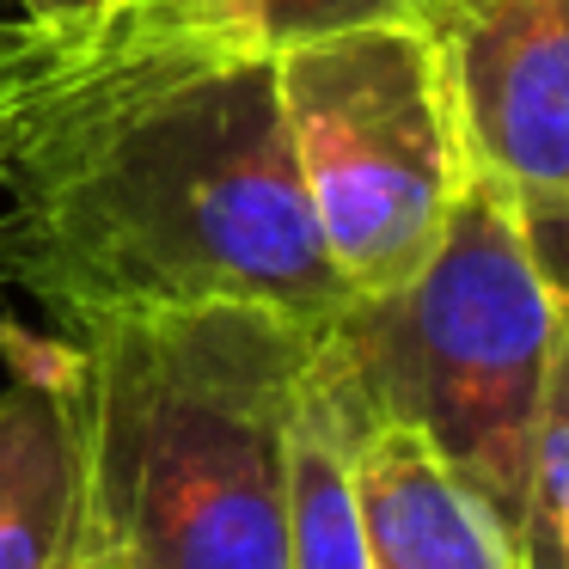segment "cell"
Returning <instances> with one entry per match:
<instances>
[{
  "label": "cell",
  "mask_w": 569,
  "mask_h": 569,
  "mask_svg": "<svg viewBox=\"0 0 569 569\" xmlns=\"http://www.w3.org/2000/svg\"><path fill=\"white\" fill-rule=\"evenodd\" d=\"M422 26L471 166L520 209L569 202V0H435Z\"/></svg>",
  "instance_id": "6"
},
{
  "label": "cell",
  "mask_w": 569,
  "mask_h": 569,
  "mask_svg": "<svg viewBox=\"0 0 569 569\" xmlns=\"http://www.w3.org/2000/svg\"><path fill=\"white\" fill-rule=\"evenodd\" d=\"M368 429L349 386L312 349L295 410V490H288V569H373L356 502V441Z\"/></svg>",
  "instance_id": "9"
},
{
  "label": "cell",
  "mask_w": 569,
  "mask_h": 569,
  "mask_svg": "<svg viewBox=\"0 0 569 569\" xmlns=\"http://www.w3.org/2000/svg\"><path fill=\"white\" fill-rule=\"evenodd\" d=\"M515 551L520 569H569V331L551 356V380H545Z\"/></svg>",
  "instance_id": "10"
},
{
  "label": "cell",
  "mask_w": 569,
  "mask_h": 569,
  "mask_svg": "<svg viewBox=\"0 0 569 569\" xmlns=\"http://www.w3.org/2000/svg\"><path fill=\"white\" fill-rule=\"evenodd\" d=\"M19 13H50V7H80V0H13Z\"/></svg>",
  "instance_id": "13"
},
{
  "label": "cell",
  "mask_w": 569,
  "mask_h": 569,
  "mask_svg": "<svg viewBox=\"0 0 569 569\" xmlns=\"http://www.w3.org/2000/svg\"><path fill=\"white\" fill-rule=\"evenodd\" d=\"M312 349L319 325L246 300L80 331V569H288Z\"/></svg>",
  "instance_id": "2"
},
{
  "label": "cell",
  "mask_w": 569,
  "mask_h": 569,
  "mask_svg": "<svg viewBox=\"0 0 569 569\" xmlns=\"http://www.w3.org/2000/svg\"><path fill=\"white\" fill-rule=\"evenodd\" d=\"M563 319L532 263L520 202L471 166L435 258L319 325V356L368 422L417 429L502 532H520L532 435Z\"/></svg>",
  "instance_id": "3"
},
{
  "label": "cell",
  "mask_w": 569,
  "mask_h": 569,
  "mask_svg": "<svg viewBox=\"0 0 569 569\" xmlns=\"http://www.w3.org/2000/svg\"><path fill=\"white\" fill-rule=\"evenodd\" d=\"M429 7L435 0H251L258 38L270 56L312 38H337V31H361V26H422Z\"/></svg>",
  "instance_id": "11"
},
{
  "label": "cell",
  "mask_w": 569,
  "mask_h": 569,
  "mask_svg": "<svg viewBox=\"0 0 569 569\" xmlns=\"http://www.w3.org/2000/svg\"><path fill=\"white\" fill-rule=\"evenodd\" d=\"M246 56H263L251 0H80L0 19V197Z\"/></svg>",
  "instance_id": "5"
},
{
  "label": "cell",
  "mask_w": 569,
  "mask_h": 569,
  "mask_svg": "<svg viewBox=\"0 0 569 569\" xmlns=\"http://www.w3.org/2000/svg\"><path fill=\"white\" fill-rule=\"evenodd\" d=\"M356 502L373 569H520L502 520L417 429H361Z\"/></svg>",
  "instance_id": "8"
},
{
  "label": "cell",
  "mask_w": 569,
  "mask_h": 569,
  "mask_svg": "<svg viewBox=\"0 0 569 569\" xmlns=\"http://www.w3.org/2000/svg\"><path fill=\"white\" fill-rule=\"evenodd\" d=\"M276 87L349 295L405 288L435 258L471 178L429 26H361L276 56Z\"/></svg>",
  "instance_id": "4"
},
{
  "label": "cell",
  "mask_w": 569,
  "mask_h": 569,
  "mask_svg": "<svg viewBox=\"0 0 569 569\" xmlns=\"http://www.w3.org/2000/svg\"><path fill=\"white\" fill-rule=\"evenodd\" d=\"M0 282L74 337L214 300L337 319L356 295L325 251L276 56H246L7 190Z\"/></svg>",
  "instance_id": "1"
},
{
  "label": "cell",
  "mask_w": 569,
  "mask_h": 569,
  "mask_svg": "<svg viewBox=\"0 0 569 569\" xmlns=\"http://www.w3.org/2000/svg\"><path fill=\"white\" fill-rule=\"evenodd\" d=\"M87 459H80L74 349L26 356L0 386V569H80Z\"/></svg>",
  "instance_id": "7"
},
{
  "label": "cell",
  "mask_w": 569,
  "mask_h": 569,
  "mask_svg": "<svg viewBox=\"0 0 569 569\" xmlns=\"http://www.w3.org/2000/svg\"><path fill=\"white\" fill-rule=\"evenodd\" d=\"M520 227H527L532 263H539L545 288L557 300V319L569 331V202H539V209H520Z\"/></svg>",
  "instance_id": "12"
}]
</instances>
